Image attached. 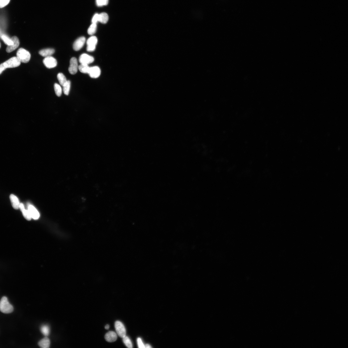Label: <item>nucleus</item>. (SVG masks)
Here are the masks:
<instances>
[{
  "label": "nucleus",
  "mask_w": 348,
  "mask_h": 348,
  "mask_svg": "<svg viewBox=\"0 0 348 348\" xmlns=\"http://www.w3.org/2000/svg\"><path fill=\"white\" fill-rule=\"evenodd\" d=\"M14 307L9 302L7 297H2L0 301V311L4 314H9L13 312Z\"/></svg>",
  "instance_id": "1"
},
{
  "label": "nucleus",
  "mask_w": 348,
  "mask_h": 348,
  "mask_svg": "<svg viewBox=\"0 0 348 348\" xmlns=\"http://www.w3.org/2000/svg\"><path fill=\"white\" fill-rule=\"evenodd\" d=\"M17 56L21 62L25 63L28 62L31 58V55L29 52L22 48L18 50Z\"/></svg>",
  "instance_id": "2"
},
{
  "label": "nucleus",
  "mask_w": 348,
  "mask_h": 348,
  "mask_svg": "<svg viewBox=\"0 0 348 348\" xmlns=\"http://www.w3.org/2000/svg\"><path fill=\"white\" fill-rule=\"evenodd\" d=\"M21 62L17 57H14L9 59L4 63L6 68H13L19 66Z\"/></svg>",
  "instance_id": "3"
},
{
  "label": "nucleus",
  "mask_w": 348,
  "mask_h": 348,
  "mask_svg": "<svg viewBox=\"0 0 348 348\" xmlns=\"http://www.w3.org/2000/svg\"><path fill=\"white\" fill-rule=\"evenodd\" d=\"M98 42V39L95 36H92L90 37L86 42L87 51L88 52L94 51Z\"/></svg>",
  "instance_id": "4"
},
{
  "label": "nucleus",
  "mask_w": 348,
  "mask_h": 348,
  "mask_svg": "<svg viewBox=\"0 0 348 348\" xmlns=\"http://www.w3.org/2000/svg\"><path fill=\"white\" fill-rule=\"evenodd\" d=\"M114 326L117 334L119 337L123 338L126 336V329L122 322L119 321H117L115 323Z\"/></svg>",
  "instance_id": "5"
},
{
  "label": "nucleus",
  "mask_w": 348,
  "mask_h": 348,
  "mask_svg": "<svg viewBox=\"0 0 348 348\" xmlns=\"http://www.w3.org/2000/svg\"><path fill=\"white\" fill-rule=\"evenodd\" d=\"M43 63L45 66L49 69L55 67L57 65V60L51 56L46 57L44 59Z\"/></svg>",
  "instance_id": "6"
},
{
  "label": "nucleus",
  "mask_w": 348,
  "mask_h": 348,
  "mask_svg": "<svg viewBox=\"0 0 348 348\" xmlns=\"http://www.w3.org/2000/svg\"><path fill=\"white\" fill-rule=\"evenodd\" d=\"M78 67L77 59L74 57L71 58L70 62V66L68 68L70 73L72 74H76L78 69Z\"/></svg>",
  "instance_id": "7"
},
{
  "label": "nucleus",
  "mask_w": 348,
  "mask_h": 348,
  "mask_svg": "<svg viewBox=\"0 0 348 348\" xmlns=\"http://www.w3.org/2000/svg\"><path fill=\"white\" fill-rule=\"evenodd\" d=\"M86 41V38L84 36L80 37L77 39L73 44V48L74 50L76 51H79L83 47Z\"/></svg>",
  "instance_id": "8"
},
{
  "label": "nucleus",
  "mask_w": 348,
  "mask_h": 348,
  "mask_svg": "<svg viewBox=\"0 0 348 348\" xmlns=\"http://www.w3.org/2000/svg\"><path fill=\"white\" fill-rule=\"evenodd\" d=\"M79 61L81 64L88 65L93 62L94 58L91 55L86 54H83L80 56Z\"/></svg>",
  "instance_id": "9"
},
{
  "label": "nucleus",
  "mask_w": 348,
  "mask_h": 348,
  "mask_svg": "<svg viewBox=\"0 0 348 348\" xmlns=\"http://www.w3.org/2000/svg\"><path fill=\"white\" fill-rule=\"evenodd\" d=\"M11 39L13 43L12 45L8 46L6 48V51L8 53H10L14 51L15 49L18 48L20 45L19 40L17 37L13 36L12 37Z\"/></svg>",
  "instance_id": "10"
},
{
  "label": "nucleus",
  "mask_w": 348,
  "mask_h": 348,
  "mask_svg": "<svg viewBox=\"0 0 348 348\" xmlns=\"http://www.w3.org/2000/svg\"><path fill=\"white\" fill-rule=\"evenodd\" d=\"M101 71L100 68L98 66L90 67L88 74L92 78L96 79L100 76Z\"/></svg>",
  "instance_id": "11"
},
{
  "label": "nucleus",
  "mask_w": 348,
  "mask_h": 348,
  "mask_svg": "<svg viewBox=\"0 0 348 348\" xmlns=\"http://www.w3.org/2000/svg\"><path fill=\"white\" fill-rule=\"evenodd\" d=\"M28 210L31 217L34 220H36L39 218L40 214L38 211L33 206L29 205L28 206Z\"/></svg>",
  "instance_id": "12"
},
{
  "label": "nucleus",
  "mask_w": 348,
  "mask_h": 348,
  "mask_svg": "<svg viewBox=\"0 0 348 348\" xmlns=\"http://www.w3.org/2000/svg\"><path fill=\"white\" fill-rule=\"evenodd\" d=\"M117 338V334L113 331L108 332L105 335V340L109 342H114L116 340Z\"/></svg>",
  "instance_id": "13"
},
{
  "label": "nucleus",
  "mask_w": 348,
  "mask_h": 348,
  "mask_svg": "<svg viewBox=\"0 0 348 348\" xmlns=\"http://www.w3.org/2000/svg\"><path fill=\"white\" fill-rule=\"evenodd\" d=\"M10 199L12 207L15 209H18L20 208V203L18 198L13 194L11 195Z\"/></svg>",
  "instance_id": "14"
},
{
  "label": "nucleus",
  "mask_w": 348,
  "mask_h": 348,
  "mask_svg": "<svg viewBox=\"0 0 348 348\" xmlns=\"http://www.w3.org/2000/svg\"><path fill=\"white\" fill-rule=\"evenodd\" d=\"M55 52V50L53 48H46L40 51L39 53L42 57H47L51 56Z\"/></svg>",
  "instance_id": "15"
},
{
  "label": "nucleus",
  "mask_w": 348,
  "mask_h": 348,
  "mask_svg": "<svg viewBox=\"0 0 348 348\" xmlns=\"http://www.w3.org/2000/svg\"><path fill=\"white\" fill-rule=\"evenodd\" d=\"M20 209L22 212L23 215L25 218L28 220H30L32 219V217L30 215L28 210L25 209L24 204L22 203H20Z\"/></svg>",
  "instance_id": "16"
},
{
  "label": "nucleus",
  "mask_w": 348,
  "mask_h": 348,
  "mask_svg": "<svg viewBox=\"0 0 348 348\" xmlns=\"http://www.w3.org/2000/svg\"><path fill=\"white\" fill-rule=\"evenodd\" d=\"M39 345L43 348H48L50 345V341L48 338L45 337L40 340L38 343Z\"/></svg>",
  "instance_id": "17"
},
{
  "label": "nucleus",
  "mask_w": 348,
  "mask_h": 348,
  "mask_svg": "<svg viewBox=\"0 0 348 348\" xmlns=\"http://www.w3.org/2000/svg\"><path fill=\"white\" fill-rule=\"evenodd\" d=\"M109 20L108 14L106 13H101L99 14L98 22L102 24H106L107 23Z\"/></svg>",
  "instance_id": "18"
},
{
  "label": "nucleus",
  "mask_w": 348,
  "mask_h": 348,
  "mask_svg": "<svg viewBox=\"0 0 348 348\" xmlns=\"http://www.w3.org/2000/svg\"><path fill=\"white\" fill-rule=\"evenodd\" d=\"M57 78L61 85L63 86L66 84L67 81L66 77L63 73H58L57 75Z\"/></svg>",
  "instance_id": "19"
},
{
  "label": "nucleus",
  "mask_w": 348,
  "mask_h": 348,
  "mask_svg": "<svg viewBox=\"0 0 348 348\" xmlns=\"http://www.w3.org/2000/svg\"><path fill=\"white\" fill-rule=\"evenodd\" d=\"M90 67L88 65L81 64L78 67V69L81 72L88 74Z\"/></svg>",
  "instance_id": "20"
},
{
  "label": "nucleus",
  "mask_w": 348,
  "mask_h": 348,
  "mask_svg": "<svg viewBox=\"0 0 348 348\" xmlns=\"http://www.w3.org/2000/svg\"><path fill=\"white\" fill-rule=\"evenodd\" d=\"M97 24L95 23H92L88 30V32L89 35H93L95 33L97 29Z\"/></svg>",
  "instance_id": "21"
},
{
  "label": "nucleus",
  "mask_w": 348,
  "mask_h": 348,
  "mask_svg": "<svg viewBox=\"0 0 348 348\" xmlns=\"http://www.w3.org/2000/svg\"><path fill=\"white\" fill-rule=\"evenodd\" d=\"M1 38L5 44L7 45L8 46L12 45L13 44V42L12 41L11 39H10L7 35H2L1 36Z\"/></svg>",
  "instance_id": "22"
},
{
  "label": "nucleus",
  "mask_w": 348,
  "mask_h": 348,
  "mask_svg": "<svg viewBox=\"0 0 348 348\" xmlns=\"http://www.w3.org/2000/svg\"><path fill=\"white\" fill-rule=\"evenodd\" d=\"M123 342L125 344V345L129 348H132L133 347V344L131 340H130V338L126 336V335L123 338Z\"/></svg>",
  "instance_id": "23"
},
{
  "label": "nucleus",
  "mask_w": 348,
  "mask_h": 348,
  "mask_svg": "<svg viewBox=\"0 0 348 348\" xmlns=\"http://www.w3.org/2000/svg\"><path fill=\"white\" fill-rule=\"evenodd\" d=\"M41 333L45 336H48L50 333V328L47 325H43L40 328Z\"/></svg>",
  "instance_id": "24"
},
{
  "label": "nucleus",
  "mask_w": 348,
  "mask_h": 348,
  "mask_svg": "<svg viewBox=\"0 0 348 348\" xmlns=\"http://www.w3.org/2000/svg\"><path fill=\"white\" fill-rule=\"evenodd\" d=\"M71 86V82L68 80L66 84L63 86V91L64 94L67 95L69 94Z\"/></svg>",
  "instance_id": "25"
},
{
  "label": "nucleus",
  "mask_w": 348,
  "mask_h": 348,
  "mask_svg": "<svg viewBox=\"0 0 348 348\" xmlns=\"http://www.w3.org/2000/svg\"><path fill=\"white\" fill-rule=\"evenodd\" d=\"M55 91L56 95L58 97H60L62 94V89L60 86L58 84L55 83L54 85Z\"/></svg>",
  "instance_id": "26"
},
{
  "label": "nucleus",
  "mask_w": 348,
  "mask_h": 348,
  "mask_svg": "<svg viewBox=\"0 0 348 348\" xmlns=\"http://www.w3.org/2000/svg\"><path fill=\"white\" fill-rule=\"evenodd\" d=\"M10 0H0V8L5 7L10 3Z\"/></svg>",
  "instance_id": "27"
},
{
  "label": "nucleus",
  "mask_w": 348,
  "mask_h": 348,
  "mask_svg": "<svg viewBox=\"0 0 348 348\" xmlns=\"http://www.w3.org/2000/svg\"><path fill=\"white\" fill-rule=\"evenodd\" d=\"M137 342L139 348H145V345L143 343L141 339L140 338L138 337V338Z\"/></svg>",
  "instance_id": "28"
},
{
  "label": "nucleus",
  "mask_w": 348,
  "mask_h": 348,
  "mask_svg": "<svg viewBox=\"0 0 348 348\" xmlns=\"http://www.w3.org/2000/svg\"><path fill=\"white\" fill-rule=\"evenodd\" d=\"M99 20V14H95L93 16L92 20V23L97 24Z\"/></svg>",
  "instance_id": "29"
},
{
  "label": "nucleus",
  "mask_w": 348,
  "mask_h": 348,
  "mask_svg": "<svg viewBox=\"0 0 348 348\" xmlns=\"http://www.w3.org/2000/svg\"><path fill=\"white\" fill-rule=\"evenodd\" d=\"M96 4L98 7H102L104 6V3L102 0H96Z\"/></svg>",
  "instance_id": "30"
},
{
  "label": "nucleus",
  "mask_w": 348,
  "mask_h": 348,
  "mask_svg": "<svg viewBox=\"0 0 348 348\" xmlns=\"http://www.w3.org/2000/svg\"><path fill=\"white\" fill-rule=\"evenodd\" d=\"M6 69H7V68L5 67L4 63L0 65V74Z\"/></svg>",
  "instance_id": "31"
},
{
  "label": "nucleus",
  "mask_w": 348,
  "mask_h": 348,
  "mask_svg": "<svg viewBox=\"0 0 348 348\" xmlns=\"http://www.w3.org/2000/svg\"><path fill=\"white\" fill-rule=\"evenodd\" d=\"M103 1L104 6L107 5L108 3V0H102Z\"/></svg>",
  "instance_id": "32"
},
{
  "label": "nucleus",
  "mask_w": 348,
  "mask_h": 348,
  "mask_svg": "<svg viewBox=\"0 0 348 348\" xmlns=\"http://www.w3.org/2000/svg\"><path fill=\"white\" fill-rule=\"evenodd\" d=\"M145 348H152V347L149 344H146L145 345Z\"/></svg>",
  "instance_id": "33"
},
{
  "label": "nucleus",
  "mask_w": 348,
  "mask_h": 348,
  "mask_svg": "<svg viewBox=\"0 0 348 348\" xmlns=\"http://www.w3.org/2000/svg\"><path fill=\"white\" fill-rule=\"evenodd\" d=\"M109 325H107L105 326V328L106 329H108L109 328Z\"/></svg>",
  "instance_id": "34"
},
{
  "label": "nucleus",
  "mask_w": 348,
  "mask_h": 348,
  "mask_svg": "<svg viewBox=\"0 0 348 348\" xmlns=\"http://www.w3.org/2000/svg\"><path fill=\"white\" fill-rule=\"evenodd\" d=\"M1 43H0V48H1Z\"/></svg>",
  "instance_id": "35"
}]
</instances>
